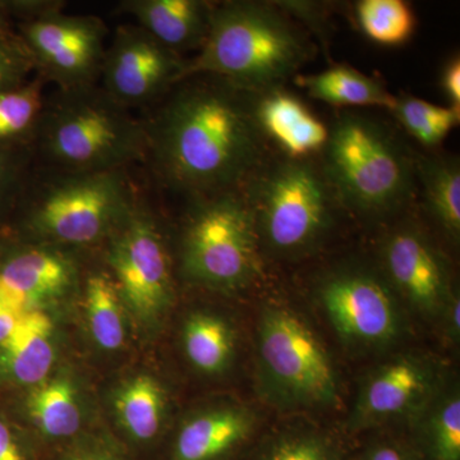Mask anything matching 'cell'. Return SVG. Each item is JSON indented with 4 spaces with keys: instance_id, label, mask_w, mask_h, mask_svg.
<instances>
[{
    "instance_id": "obj_1",
    "label": "cell",
    "mask_w": 460,
    "mask_h": 460,
    "mask_svg": "<svg viewBox=\"0 0 460 460\" xmlns=\"http://www.w3.org/2000/svg\"><path fill=\"white\" fill-rule=\"evenodd\" d=\"M151 108L141 119L145 162L190 199L242 190L268 160L250 95L219 78H186Z\"/></svg>"
},
{
    "instance_id": "obj_22",
    "label": "cell",
    "mask_w": 460,
    "mask_h": 460,
    "mask_svg": "<svg viewBox=\"0 0 460 460\" xmlns=\"http://www.w3.org/2000/svg\"><path fill=\"white\" fill-rule=\"evenodd\" d=\"M47 84L35 75L22 86L0 93V148L33 147Z\"/></svg>"
},
{
    "instance_id": "obj_20",
    "label": "cell",
    "mask_w": 460,
    "mask_h": 460,
    "mask_svg": "<svg viewBox=\"0 0 460 460\" xmlns=\"http://www.w3.org/2000/svg\"><path fill=\"white\" fill-rule=\"evenodd\" d=\"M425 371L410 359H399L380 368L366 384L358 404L362 420L396 416L411 407L425 393Z\"/></svg>"
},
{
    "instance_id": "obj_40",
    "label": "cell",
    "mask_w": 460,
    "mask_h": 460,
    "mask_svg": "<svg viewBox=\"0 0 460 460\" xmlns=\"http://www.w3.org/2000/svg\"><path fill=\"white\" fill-rule=\"evenodd\" d=\"M71 460H111L104 456H99V454H81V456H75Z\"/></svg>"
},
{
    "instance_id": "obj_34",
    "label": "cell",
    "mask_w": 460,
    "mask_h": 460,
    "mask_svg": "<svg viewBox=\"0 0 460 460\" xmlns=\"http://www.w3.org/2000/svg\"><path fill=\"white\" fill-rule=\"evenodd\" d=\"M440 86L450 105L460 107V59L459 56L447 60L441 72Z\"/></svg>"
},
{
    "instance_id": "obj_27",
    "label": "cell",
    "mask_w": 460,
    "mask_h": 460,
    "mask_svg": "<svg viewBox=\"0 0 460 460\" xmlns=\"http://www.w3.org/2000/svg\"><path fill=\"white\" fill-rule=\"evenodd\" d=\"M392 113L423 147L440 146L460 123V107H440L410 95L395 96Z\"/></svg>"
},
{
    "instance_id": "obj_19",
    "label": "cell",
    "mask_w": 460,
    "mask_h": 460,
    "mask_svg": "<svg viewBox=\"0 0 460 460\" xmlns=\"http://www.w3.org/2000/svg\"><path fill=\"white\" fill-rule=\"evenodd\" d=\"M296 86L332 107H378L392 111L395 96L376 78L352 66H332L313 75H296Z\"/></svg>"
},
{
    "instance_id": "obj_4",
    "label": "cell",
    "mask_w": 460,
    "mask_h": 460,
    "mask_svg": "<svg viewBox=\"0 0 460 460\" xmlns=\"http://www.w3.org/2000/svg\"><path fill=\"white\" fill-rule=\"evenodd\" d=\"M320 155L339 204L358 217H390L416 198L414 154L381 120L341 111Z\"/></svg>"
},
{
    "instance_id": "obj_10",
    "label": "cell",
    "mask_w": 460,
    "mask_h": 460,
    "mask_svg": "<svg viewBox=\"0 0 460 460\" xmlns=\"http://www.w3.org/2000/svg\"><path fill=\"white\" fill-rule=\"evenodd\" d=\"M259 350L263 368L286 394L307 404H332L338 384L328 354L295 314L272 308L263 314Z\"/></svg>"
},
{
    "instance_id": "obj_24",
    "label": "cell",
    "mask_w": 460,
    "mask_h": 460,
    "mask_svg": "<svg viewBox=\"0 0 460 460\" xmlns=\"http://www.w3.org/2000/svg\"><path fill=\"white\" fill-rule=\"evenodd\" d=\"M87 319L91 334L100 347L117 350L126 338L123 301L109 272L91 274L84 283Z\"/></svg>"
},
{
    "instance_id": "obj_37",
    "label": "cell",
    "mask_w": 460,
    "mask_h": 460,
    "mask_svg": "<svg viewBox=\"0 0 460 460\" xmlns=\"http://www.w3.org/2000/svg\"><path fill=\"white\" fill-rule=\"evenodd\" d=\"M14 0H0V35L14 33Z\"/></svg>"
},
{
    "instance_id": "obj_26",
    "label": "cell",
    "mask_w": 460,
    "mask_h": 460,
    "mask_svg": "<svg viewBox=\"0 0 460 460\" xmlns=\"http://www.w3.org/2000/svg\"><path fill=\"white\" fill-rule=\"evenodd\" d=\"M184 348L190 363L206 374L222 372L233 354V335L213 314H193L184 328Z\"/></svg>"
},
{
    "instance_id": "obj_29",
    "label": "cell",
    "mask_w": 460,
    "mask_h": 460,
    "mask_svg": "<svg viewBox=\"0 0 460 460\" xmlns=\"http://www.w3.org/2000/svg\"><path fill=\"white\" fill-rule=\"evenodd\" d=\"M33 165V147L0 148V222L13 214Z\"/></svg>"
},
{
    "instance_id": "obj_17",
    "label": "cell",
    "mask_w": 460,
    "mask_h": 460,
    "mask_svg": "<svg viewBox=\"0 0 460 460\" xmlns=\"http://www.w3.org/2000/svg\"><path fill=\"white\" fill-rule=\"evenodd\" d=\"M54 357L50 317L44 310L30 311L0 344V374L22 385H39L49 375Z\"/></svg>"
},
{
    "instance_id": "obj_32",
    "label": "cell",
    "mask_w": 460,
    "mask_h": 460,
    "mask_svg": "<svg viewBox=\"0 0 460 460\" xmlns=\"http://www.w3.org/2000/svg\"><path fill=\"white\" fill-rule=\"evenodd\" d=\"M260 460H334L332 447L314 435L289 436L272 445Z\"/></svg>"
},
{
    "instance_id": "obj_14",
    "label": "cell",
    "mask_w": 460,
    "mask_h": 460,
    "mask_svg": "<svg viewBox=\"0 0 460 460\" xmlns=\"http://www.w3.org/2000/svg\"><path fill=\"white\" fill-rule=\"evenodd\" d=\"M0 259V302L18 313L42 310L74 288L77 268L60 248L23 244Z\"/></svg>"
},
{
    "instance_id": "obj_21",
    "label": "cell",
    "mask_w": 460,
    "mask_h": 460,
    "mask_svg": "<svg viewBox=\"0 0 460 460\" xmlns=\"http://www.w3.org/2000/svg\"><path fill=\"white\" fill-rule=\"evenodd\" d=\"M417 184L432 219L453 241L460 234V165L454 156L414 155Z\"/></svg>"
},
{
    "instance_id": "obj_33",
    "label": "cell",
    "mask_w": 460,
    "mask_h": 460,
    "mask_svg": "<svg viewBox=\"0 0 460 460\" xmlns=\"http://www.w3.org/2000/svg\"><path fill=\"white\" fill-rule=\"evenodd\" d=\"M286 12L288 16L296 17L304 25L310 27L314 35L319 36L321 41L325 42L328 35V17L321 3L311 2H274Z\"/></svg>"
},
{
    "instance_id": "obj_8",
    "label": "cell",
    "mask_w": 460,
    "mask_h": 460,
    "mask_svg": "<svg viewBox=\"0 0 460 460\" xmlns=\"http://www.w3.org/2000/svg\"><path fill=\"white\" fill-rule=\"evenodd\" d=\"M65 3L49 0L40 11L18 21L14 32L31 57L35 75L57 90L99 84L107 25L96 16L63 12Z\"/></svg>"
},
{
    "instance_id": "obj_12",
    "label": "cell",
    "mask_w": 460,
    "mask_h": 460,
    "mask_svg": "<svg viewBox=\"0 0 460 460\" xmlns=\"http://www.w3.org/2000/svg\"><path fill=\"white\" fill-rule=\"evenodd\" d=\"M319 296L339 334L383 343L396 334L398 314L385 281L365 269H341L321 281Z\"/></svg>"
},
{
    "instance_id": "obj_31",
    "label": "cell",
    "mask_w": 460,
    "mask_h": 460,
    "mask_svg": "<svg viewBox=\"0 0 460 460\" xmlns=\"http://www.w3.org/2000/svg\"><path fill=\"white\" fill-rule=\"evenodd\" d=\"M33 75L31 57L17 33L0 35V93L22 86Z\"/></svg>"
},
{
    "instance_id": "obj_36",
    "label": "cell",
    "mask_w": 460,
    "mask_h": 460,
    "mask_svg": "<svg viewBox=\"0 0 460 460\" xmlns=\"http://www.w3.org/2000/svg\"><path fill=\"white\" fill-rule=\"evenodd\" d=\"M23 314L0 302V344L13 334Z\"/></svg>"
},
{
    "instance_id": "obj_2",
    "label": "cell",
    "mask_w": 460,
    "mask_h": 460,
    "mask_svg": "<svg viewBox=\"0 0 460 460\" xmlns=\"http://www.w3.org/2000/svg\"><path fill=\"white\" fill-rule=\"evenodd\" d=\"M314 56L307 31L274 2L217 3L204 47L187 59L181 81L211 75L255 95L283 87Z\"/></svg>"
},
{
    "instance_id": "obj_15",
    "label": "cell",
    "mask_w": 460,
    "mask_h": 460,
    "mask_svg": "<svg viewBox=\"0 0 460 460\" xmlns=\"http://www.w3.org/2000/svg\"><path fill=\"white\" fill-rule=\"evenodd\" d=\"M250 95V93H248ZM253 118L266 141L288 159H313L325 147L329 127L283 87L250 95Z\"/></svg>"
},
{
    "instance_id": "obj_30",
    "label": "cell",
    "mask_w": 460,
    "mask_h": 460,
    "mask_svg": "<svg viewBox=\"0 0 460 460\" xmlns=\"http://www.w3.org/2000/svg\"><path fill=\"white\" fill-rule=\"evenodd\" d=\"M431 450L435 460H460V399L453 395L441 404L431 422Z\"/></svg>"
},
{
    "instance_id": "obj_28",
    "label": "cell",
    "mask_w": 460,
    "mask_h": 460,
    "mask_svg": "<svg viewBox=\"0 0 460 460\" xmlns=\"http://www.w3.org/2000/svg\"><path fill=\"white\" fill-rule=\"evenodd\" d=\"M356 18L370 40L386 47L404 44L416 30L413 9L402 0H361Z\"/></svg>"
},
{
    "instance_id": "obj_3",
    "label": "cell",
    "mask_w": 460,
    "mask_h": 460,
    "mask_svg": "<svg viewBox=\"0 0 460 460\" xmlns=\"http://www.w3.org/2000/svg\"><path fill=\"white\" fill-rule=\"evenodd\" d=\"M35 164L53 171L99 172L146 160L141 119L100 87L47 96L33 142Z\"/></svg>"
},
{
    "instance_id": "obj_38",
    "label": "cell",
    "mask_w": 460,
    "mask_h": 460,
    "mask_svg": "<svg viewBox=\"0 0 460 460\" xmlns=\"http://www.w3.org/2000/svg\"><path fill=\"white\" fill-rule=\"evenodd\" d=\"M366 460H410L398 447L392 445H380L371 450Z\"/></svg>"
},
{
    "instance_id": "obj_23",
    "label": "cell",
    "mask_w": 460,
    "mask_h": 460,
    "mask_svg": "<svg viewBox=\"0 0 460 460\" xmlns=\"http://www.w3.org/2000/svg\"><path fill=\"white\" fill-rule=\"evenodd\" d=\"M30 416L42 434L68 438L81 426V411L74 384L66 378L44 381L36 385L27 402Z\"/></svg>"
},
{
    "instance_id": "obj_16",
    "label": "cell",
    "mask_w": 460,
    "mask_h": 460,
    "mask_svg": "<svg viewBox=\"0 0 460 460\" xmlns=\"http://www.w3.org/2000/svg\"><path fill=\"white\" fill-rule=\"evenodd\" d=\"M217 3L206 0H123L120 13L135 18L136 25L183 57L204 47Z\"/></svg>"
},
{
    "instance_id": "obj_39",
    "label": "cell",
    "mask_w": 460,
    "mask_h": 460,
    "mask_svg": "<svg viewBox=\"0 0 460 460\" xmlns=\"http://www.w3.org/2000/svg\"><path fill=\"white\" fill-rule=\"evenodd\" d=\"M449 323L450 330H452L453 335H459V328H460V302L458 298L456 296H452L449 302Z\"/></svg>"
},
{
    "instance_id": "obj_11",
    "label": "cell",
    "mask_w": 460,
    "mask_h": 460,
    "mask_svg": "<svg viewBox=\"0 0 460 460\" xmlns=\"http://www.w3.org/2000/svg\"><path fill=\"white\" fill-rule=\"evenodd\" d=\"M186 62L136 23L120 25L105 51L100 87L129 111L150 108L181 83Z\"/></svg>"
},
{
    "instance_id": "obj_13",
    "label": "cell",
    "mask_w": 460,
    "mask_h": 460,
    "mask_svg": "<svg viewBox=\"0 0 460 460\" xmlns=\"http://www.w3.org/2000/svg\"><path fill=\"white\" fill-rule=\"evenodd\" d=\"M381 260L387 280L420 310L436 313L447 302V263L417 226L402 224L393 229L384 241Z\"/></svg>"
},
{
    "instance_id": "obj_25",
    "label": "cell",
    "mask_w": 460,
    "mask_h": 460,
    "mask_svg": "<svg viewBox=\"0 0 460 460\" xmlns=\"http://www.w3.org/2000/svg\"><path fill=\"white\" fill-rule=\"evenodd\" d=\"M115 410L133 438L151 440L162 426L164 393L153 377L132 378L118 392Z\"/></svg>"
},
{
    "instance_id": "obj_7",
    "label": "cell",
    "mask_w": 460,
    "mask_h": 460,
    "mask_svg": "<svg viewBox=\"0 0 460 460\" xmlns=\"http://www.w3.org/2000/svg\"><path fill=\"white\" fill-rule=\"evenodd\" d=\"M181 234V269L219 290L250 286L261 271L255 222L242 190L192 199Z\"/></svg>"
},
{
    "instance_id": "obj_35",
    "label": "cell",
    "mask_w": 460,
    "mask_h": 460,
    "mask_svg": "<svg viewBox=\"0 0 460 460\" xmlns=\"http://www.w3.org/2000/svg\"><path fill=\"white\" fill-rule=\"evenodd\" d=\"M0 460H25L11 429L0 420Z\"/></svg>"
},
{
    "instance_id": "obj_5",
    "label": "cell",
    "mask_w": 460,
    "mask_h": 460,
    "mask_svg": "<svg viewBox=\"0 0 460 460\" xmlns=\"http://www.w3.org/2000/svg\"><path fill=\"white\" fill-rule=\"evenodd\" d=\"M127 169L99 172L33 165L13 214L42 246H89L108 239L138 201Z\"/></svg>"
},
{
    "instance_id": "obj_9",
    "label": "cell",
    "mask_w": 460,
    "mask_h": 460,
    "mask_svg": "<svg viewBox=\"0 0 460 460\" xmlns=\"http://www.w3.org/2000/svg\"><path fill=\"white\" fill-rule=\"evenodd\" d=\"M140 201L109 235L107 261L123 304L154 320L172 299V261L155 217Z\"/></svg>"
},
{
    "instance_id": "obj_18",
    "label": "cell",
    "mask_w": 460,
    "mask_h": 460,
    "mask_svg": "<svg viewBox=\"0 0 460 460\" xmlns=\"http://www.w3.org/2000/svg\"><path fill=\"white\" fill-rule=\"evenodd\" d=\"M252 426L247 411L224 408L199 414L181 429L174 460H217L243 441Z\"/></svg>"
},
{
    "instance_id": "obj_6",
    "label": "cell",
    "mask_w": 460,
    "mask_h": 460,
    "mask_svg": "<svg viewBox=\"0 0 460 460\" xmlns=\"http://www.w3.org/2000/svg\"><path fill=\"white\" fill-rule=\"evenodd\" d=\"M259 241L280 256L314 250L341 208L320 164L281 156L266 160L242 187Z\"/></svg>"
}]
</instances>
